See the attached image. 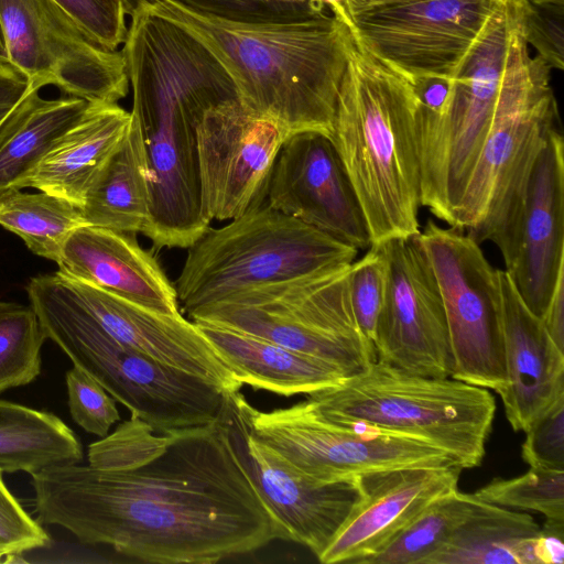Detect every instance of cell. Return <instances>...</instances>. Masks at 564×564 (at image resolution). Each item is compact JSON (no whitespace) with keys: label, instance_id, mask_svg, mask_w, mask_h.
Returning <instances> with one entry per match:
<instances>
[{"label":"cell","instance_id":"cell-28","mask_svg":"<svg viewBox=\"0 0 564 564\" xmlns=\"http://www.w3.org/2000/svg\"><path fill=\"white\" fill-rule=\"evenodd\" d=\"M540 528L524 512L479 499L470 516L426 564H536Z\"/></svg>","mask_w":564,"mask_h":564},{"label":"cell","instance_id":"cell-11","mask_svg":"<svg viewBox=\"0 0 564 564\" xmlns=\"http://www.w3.org/2000/svg\"><path fill=\"white\" fill-rule=\"evenodd\" d=\"M434 272L448 329L451 378L497 393L507 386L499 270L464 230L429 219L415 235Z\"/></svg>","mask_w":564,"mask_h":564},{"label":"cell","instance_id":"cell-17","mask_svg":"<svg viewBox=\"0 0 564 564\" xmlns=\"http://www.w3.org/2000/svg\"><path fill=\"white\" fill-rule=\"evenodd\" d=\"M265 202L358 250L371 243L341 159L323 133L306 131L284 139L269 175Z\"/></svg>","mask_w":564,"mask_h":564},{"label":"cell","instance_id":"cell-3","mask_svg":"<svg viewBox=\"0 0 564 564\" xmlns=\"http://www.w3.org/2000/svg\"><path fill=\"white\" fill-rule=\"evenodd\" d=\"M192 30L229 72L242 106L286 139L313 131L330 137L351 33L329 9L272 23L217 19L175 0H140Z\"/></svg>","mask_w":564,"mask_h":564},{"label":"cell","instance_id":"cell-5","mask_svg":"<svg viewBox=\"0 0 564 564\" xmlns=\"http://www.w3.org/2000/svg\"><path fill=\"white\" fill-rule=\"evenodd\" d=\"M26 292L46 339L155 432L205 425L220 417L226 393L118 341L85 310L57 271L32 278Z\"/></svg>","mask_w":564,"mask_h":564},{"label":"cell","instance_id":"cell-4","mask_svg":"<svg viewBox=\"0 0 564 564\" xmlns=\"http://www.w3.org/2000/svg\"><path fill=\"white\" fill-rule=\"evenodd\" d=\"M417 107L412 82L352 37L329 138L357 195L371 243L420 232Z\"/></svg>","mask_w":564,"mask_h":564},{"label":"cell","instance_id":"cell-38","mask_svg":"<svg viewBox=\"0 0 564 564\" xmlns=\"http://www.w3.org/2000/svg\"><path fill=\"white\" fill-rule=\"evenodd\" d=\"M99 46L117 51L128 33L124 0H54Z\"/></svg>","mask_w":564,"mask_h":564},{"label":"cell","instance_id":"cell-40","mask_svg":"<svg viewBox=\"0 0 564 564\" xmlns=\"http://www.w3.org/2000/svg\"><path fill=\"white\" fill-rule=\"evenodd\" d=\"M522 459L530 466L564 470V395L524 431Z\"/></svg>","mask_w":564,"mask_h":564},{"label":"cell","instance_id":"cell-19","mask_svg":"<svg viewBox=\"0 0 564 564\" xmlns=\"http://www.w3.org/2000/svg\"><path fill=\"white\" fill-rule=\"evenodd\" d=\"M64 278L85 310L121 344L196 376L224 393L241 388L242 383L197 325L182 314H160L90 284Z\"/></svg>","mask_w":564,"mask_h":564},{"label":"cell","instance_id":"cell-26","mask_svg":"<svg viewBox=\"0 0 564 564\" xmlns=\"http://www.w3.org/2000/svg\"><path fill=\"white\" fill-rule=\"evenodd\" d=\"M150 185L144 142L131 117L127 134L85 195L80 206L85 224L144 235L151 218Z\"/></svg>","mask_w":564,"mask_h":564},{"label":"cell","instance_id":"cell-1","mask_svg":"<svg viewBox=\"0 0 564 564\" xmlns=\"http://www.w3.org/2000/svg\"><path fill=\"white\" fill-rule=\"evenodd\" d=\"M31 477L42 524L141 562L212 564L278 539L221 415L164 433L131 415L88 446V465Z\"/></svg>","mask_w":564,"mask_h":564},{"label":"cell","instance_id":"cell-32","mask_svg":"<svg viewBox=\"0 0 564 564\" xmlns=\"http://www.w3.org/2000/svg\"><path fill=\"white\" fill-rule=\"evenodd\" d=\"M45 340L31 305L0 301V393L40 376Z\"/></svg>","mask_w":564,"mask_h":564},{"label":"cell","instance_id":"cell-16","mask_svg":"<svg viewBox=\"0 0 564 564\" xmlns=\"http://www.w3.org/2000/svg\"><path fill=\"white\" fill-rule=\"evenodd\" d=\"M284 141L270 121L234 98L210 108L197 133L204 218L231 220L265 200L267 184Z\"/></svg>","mask_w":564,"mask_h":564},{"label":"cell","instance_id":"cell-33","mask_svg":"<svg viewBox=\"0 0 564 564\" xmlns=\"http://www.w3.org/2000/svg\"><path fill=\"white\" fill-rule=\"evenodd\" d=\"M474 495L484 501L564 521V470L532 466L521 476L495 478Z\"/></svg>","mask_w":564,"mask_h":564},{"label":"cell","instance_id":"cell-36","mask_svg":"<svg viewBox=\"0 0 564 564\" xmlns=\"http://www.w3.org/2000/svg\"><path fill=\"white\" fill-rule=\"evenodd\" d=\"M183 6L227 21L246 23L289 22L327 8L315 0H175Z\"/></svg>","mask_w":564,"mask_h":564},{"label":"cell","instance_id":"cell-41","mask_svg":"<svg viewBox=\"0 0 564 564\" xmlns=\"http://www.w3.org/2000/svg\"><path fill=\"white\" fill-rule=\"evenodd\" d=\"M33 87L9 61L0 62V127Z\"/></svg>","mask_w":564,"mask_h":564},{"label":"cell","instance_id":"cell-30","mask_svg":"<svg viewBox=\"0 0 564 564\" xmlns=\"http://www.w3.org/2000/svg\"><path fill=\"white\" fill-rule=\"evenodd\" d=\"M83 225L79 206L45 192L17 189L0 198V226L19 236L31 252L54 262L70 234Z\"/></svg>","mask_w":564,"mask_h":564},{"label":"cell","instance_id":"cell-37","mask_svg":"<svg viewBox=\"0 0 564 564\" xmlns=\"http://www.w3.org/2000/svg\"><path fill=\"white\" fill-rule=\"evenodd\" d=\"M68 409L85 432L105 437L120 420L116 400L88 373L73 366L65 373Z\"/></svg>","mask_w":564,"mask_h":564},{"label":"cell","instance_id":"cell-20","mask_svg":"<svg viewBox=\"0 0 564 564\" xmlns=\"http://www.w3.org/2000/svg\"><path fill=\"white\" fill-rule=\"evenodd\" d=\"M557 124L535 159L517 254L507 271L528 308L542 317L564 275V142Z\"/></svg>","mask_w":564,"mask_h":564},{"label":"cell","instance_id":"cell-10","mask_svg":"<svg viewBox=\"0 0 564 564\" xmlns=\"http://www.w3.org/2000/svg\"><path fill=\"white\" fill-rule=\"evenodd\" d=\"M230 395L250 432L318 485L399 468H462L449 454L425 440L328 421L307 400L264 412L239 391Z\"/></svg>","mask_w":564,"mask_h":564},{"label":"cell","instance_id":"cell-29","mask_svg":"<svg viewBox=\"0 0 564 564\" xmlns=\"http://www.w3.org/2000/svg\"><path fill=\"white\" fill-rule=\"evenodd\" d=\"M83 446L74 432L52 412L0 400V470L34 475L79 464Z\"/></svg>","mask_w":564,"mask_h":564},{"label":"cell","instance_id":"cell-24","mask_svg":"<svg viewBox=\"0 0 564 564\" xmlns=\"http://www.w3.org/2000/svg\"><path fill=\"white\" fill-rule=\"evenodd\" d=\"M131 113L118 104H88L29 175L33 187L82 206L85 195L123 140Z\"/></svg>","mask_w":564,"mask_h":564},{"label":"cell","instance_id":"cell-42","mask_svg":"<svg viewBox=\"0 0 564 564\" xmlns=\"http://www.w3.org/2000/svg\"><path fill=\"white\" fill-rule=\"evenodd\" d=\"M564 521L546 520L534 542L536 564H562L564 560Z\"/></svg>","mask_w":564,"mask_h":564},{"label":"cell","instance_id":"cell-2","mask_svg":"<svg viewBox=\"0 0 564 564\" xmlns=\"http://www.w3.org/2000/svg\"><path fill=\"white\" fill-rule=\"evenodd\" d=\"M131 18L122 54L151 176L154 249L188 248L210 226L200 209L197 133L214 106L239 98L220 59L188 28L140 0H124Z\"/></svg>","mask_w":564,"mask_h":564},{"label":"cell","instance_id":"cell-34","mask_svg":"<svg viewBox=\"0 0 564 564\" xmlns=\"http://www.w3.org/2000/svg\"><path fill=\"white\" fill-rule=\"evenodd\" d=\"M387 282L388 264L383 246L381 242L371 243L367 253L350 265L349 295L356 322L372 346L377 321L386 297Z\"/></svg>","mask_w":564,"mask_h":564},{"label":"cell","instance_id":"cell-46","mask_svg":"<svg viewBox=\"0 0 564 564\" xmlns=\"http://www.w3.org/2000/svg\"><path fill=\"white\" fill-rule=\"evenodd\" d=\"M315 1L325 8L332 9L336 6H338L339 3H341L343 0H315Z\"/></svg>","mask_w":564,"mask_h":564},{"label":"cell","instance_id":"cell-21","mask_svg":"<svg viewBox=\"0 0 564 564\" xmlns=\"http://www.w3.org/2000/svg\"><path fill=\"white\" fill-rule=\"evenodd\" d=\"M57 272L153 312L177 316V294L135 234L83 225L66 240Z\"/></svg>","mask_w":564,"mask_h":564},{"label":"cell","instance_id":"cell-9","mask_svg":"<svg viewBox=\"0 0 564 564\" xmlns=\"http://www.w3.org/2000/svg\"><path fill=\"white\" fill-rule=\"evenodd\" d=\"M551 68L530 55L521 62L499 104L454 214L452 227L477 243L490 241L513 265L520 224L535 159L558 123Z\"/></svg>","mask_w":564,"mask_h":564},{"label":"cell","instance_id":"cell-23","mask_svg":"<svg viewBox=\"0 0 564 564\" xmlns=\"http://www.w3.org/2000/svg\"><path fill=\"white\" fill-rule=\"evenodd\" d=\"M188 316L192 322L223 326L318 357L347 376L377 360L375 348L367 340L311 324L270 302L232 299L198 308Z\"/></svg>","mask_w":564,"mask_h":564},{"label":"cell","instance_id":"cell-31","mask_svg":"<svg viewBox=\"0 0 564 564\" xmlns=\"http://www.w3.org/2000/svg\"><path fill=\"white\" fill-rule=\"evenodd\" d=\"M479 499L454 489L433 501L391 544L365 564H426L470 516Z\"/></svg>","mask_w":564,"mask_h":564},{"label":"cell","instance_id":"cell-39","mask_svg":"<svg viewBox=\"0 0 564 564\" xmlns=\"http://www.w3.org/2000/svg\"><path fill=\"white\" fill-rule=\"evenodd\" d=\"M48 543L50 536L42 523L11 494L0 470V561L43 549Z\"/></svg>","mask_w":564,"mask_h":564},{"label":"cell","instance_id":"cell-25","mask_svg":"<svg viewBox=\"0 0 564 564\" xmlns=\"http://www.w3.org/2000/svg\"><path fill=\"white\" fill-rule=\"evenodd\" d=\"M242 384L291 397L310 394L347 375L318 357L205 322H193Z\"/></svg>","mask_w":564,"mask_h":564},{"label":"cell","instance_id":"cell-45","mask_svg":"<svg viewBox=\"0 0 564 564\" xmlns=\"http://www.w3.org/2000/svg\"><path fill=\"white\" fill-rule=\"evenodd\" d=\"M7 61H9V59H8L3 34H2V29H1V24H0V62H7Z\"/></svg>","mask_w":564,"mask_h":564},{"label":"cell","instance_id":"cell-43","mask_svg":"<svg viewBox=\"0 0 564 564\" xmlns=\"http://www.w3.org/2000/svg\"><path fill=\"white\" fill-rule=\"evenodd\" d=\"M541 319L555 345L564 351V275L558 280Z\"/></svg>","mask_w":564,"mask_h":564},{"label":"cell","instance_id":"cell-6","mask_svg":"<svg viewBox=\"0 0 564 564\" xmlns=\"http://www.w3.org/2000/svg\"><path fill=\"white\" fill-rule=\"evenodd\" d=\"M358 249L262 202L188 248L174 288L187 315L240 293L354 262Z\"/></svg>","mask_w":564,"mask_h":564},{"label":"cell","instance_id":"cell-27","mask_svg":"<svg viewBox=\"0 0 564 564\" xmlns=\"http://www.w3.org/2000/svg\"><path fill=\"white\" fill-rule=\"evenodd\" d=\"M77 97L45 99L33 87L0 127V198L25 182L54 142L84 113Z\"/></svg>","mask_w":564,"mask_h":564},{"label":"cell","instance_id":"cell-12","mask_svg":"<svg viewBox=\"0 0 564 564\" xmlns=\"http://www.w3.org/2000/svg\"><path fill=\"white\" fill-rule=\"evenodd\" d=\"M507 0H394L333 12L371 55L411 82L451 79Z\"/></svg>","mask_w":564,"mask_h":564},{"label":"cell","instance_id":"cell-8","mask_svg":"<svg viewBox=\"0 0 564 564\" xmlns=\"http://www.w3.org/2000/svg\"><path fill=\"white\" fill-rule=\"evenodd\" d=\"M528 54L507 0L451 78L443 109L432 116L417 107L421 206L448 226L505 90Z\"/></svg>","mask_w":564,"mask_h":564},{"label":"cell","instance_id":"cell-47","mask_svg":"<svg viewBox=\"0 0 564 564\" xmlns=\"http://www.w3.org/2000/svg\"><path fill=\"white\" fill-rule=\"evenodd\" d=\"M532 1H542V2H564V0H532Z\"/></svg>","mask_w":564,"mask_h":564},{"label":"cell","instance_id":"cell-14","mask_svg":"<svg viewBox=\"0 0 564 564\" xmlns=\"http://www.w3.org/2000/svg\"><path fill=\"white\" fill-rule=\"evenodd\" d=\"M381 243L388 282L372 340L377 360L423 377H451L444 305L427 257L415 236Z\"/></svg>","mask_w":564,"mask_h":564},{"label":"cell","instance_id":"cell-7","mask_svg":"<svg viewBox=\"0 0 564 564\" xmlns=\"http://www.w3.org/2000/svg\"><path fill=\"white\" fill-rule=\"evenodd\" d=\"M306 395L328 421L420 437L463 469L481 464L496 413L488 389L410 373L380 360Z\"/></svg>","mask_w":564,"mask_h":564},{"label":"cell","instance_id":"cell-15","mask_svg":"<svg viewBox=\"0 0 564 564\" xmlns=\"http://www.w3.org/2000/svg\"><path fill=\"white\" fill-rule=\"evenodd\" d=\"M221 419L239 460L275 523L278 539L302 544L318 556L359 500L358 478L327 485L307 479L250 432L230 393H226Z\"/></svg>","mask_w":564,"mask_h":564},{"label":"cell","instance_id":"cell-44","mask_svg":"<svg viewBox=\"0 0 564 564\" xmlns=\"http://www.w3.org/2000/svg\"><path fill=\"white\" fill-rule=\"evenodd\" d=\"M394 0H343L338 6L329 9L333 12L350 13L362 8Z\"/></svg>","mask_w":564,"mask_h":564},{"label":"cell","instance_id":"cell-22","mask_svg":"<svg viewBox=\"0 0 564 564\" xmlns=\"http://www.w3.org/2000/svg\"><path fill=\"white\" fill-rule=\"evenodd\" d=\"M499 282L507 386L498 394L512 429L524 432L564 395V351L524 304L506 270H499Z\"/></svg>","mask_w":564,"mask_h":564},{"label":"cell","instance_id":"cell-18","mask_svg":"<svg viewBox=\"0 0 564 564\" xmlns=\"http://www.w3.org/2000/svg\"><path fill=\"white\" fill-rule=\"evenodd\" d=\"M462 470L458 466L410 467L359 476L360 498L318 561L365 564L433 501L457 489Z\"/></svg>","mask_w":564,"mask_h":564},{"label":"cell","instance_id":"cell-13","mask_svg":"<svg viewBox=\"0 0 564 564\" xmlns=\"http://www.w3.org/2000/svg\"><path fill=\"white\" fill-rule=\"evenodd\" d=\"M9 62L33 86L53 85L89 104H118L129 91L122 52L93 42L54 0H0Z\"/></svg>","mask_w":564,"mask_h":564},{"label":"cell","instance_id":"cell-35","mask_svg":"<svg viewBox=\"0 0 564 564\" xmlns=\"http://www.w3.org/2000/svg\"><path fill=\"white\" fill-rule=\"evenodd\" d=\"M527 44L551 69L564 68V2L510 0Z\"/></svg>","mask_w":564,"mask_h":564}]
</instances>
